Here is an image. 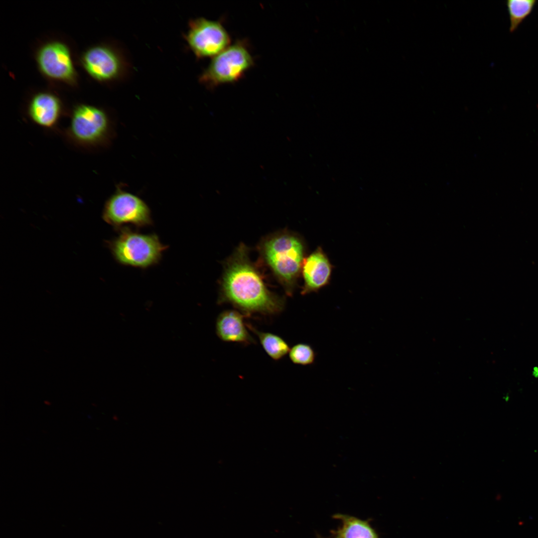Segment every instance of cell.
Returning a JSON list of instances; mask_svg holds the SVG:
<instances>
[{
    "instance_id": "9a60e30c",
    "label": "cell",
    "mask_w": 538,
    "mask_h": 538,
    "mask_svg": "<svg viewBox=\"0 0 538 538\" xmlns=\"http://www.w3.org/2000/svg\"><path fill=\"white\" fill-rule=\"evenodd\" d=\"M536 0H508L507 6L510 18V31H515L531 13Z\"/></svg>"
},
{
    "instance_id": "3957f363",
    "label": "cell",
    "mask_w": 538,
    "mask_h": 538,
    "mask_svg": "<svg viewBox=\"0 0 538 538\" xmlns=\"http://www.w3.org/2000/svg\"><path fill=\"white\" fill-rule=\"evenodd\" d=\"M112 133V124L107 113L101 108L87 104L74 108L64 132L69 142L87 150L107 145Z\"/></svg>"
},
{
    "instance_id": "277c9868",
    "label": "cell",
    "mask_w": 538,
    "mask_h": 538,
    "mask_svg": "<svg viewBox=\"0 0 538 538\" xmlns=\"http://www.w3.org/2000/svg\"><path fill=\"white\" fill-rule=\"evenodd\" d=\"M109 244L119 263L140 268L157 263L167 249L156 235L141 234L127 228L122 229L119 236Z\"/></svg>"
},
{
    "instance_id": "5b68a950",
    "label": "cell",
    "mask_w": 538,
    "mask_h": 538,
    "mask_svg": "<svg viewBox=\"0 0 538 538\" xmlns=\"http://www.w3.org/2000/svg\"><path fill=\"white\" fill-rule=\"evenodd\" d=\"M245 40H238L214 57L199 77L208 88L238 81L254 65Z\"/></svg>"
},
{
    "instance_id": "9c48e42d",
    "label": "cell",
    "mask_w": 538,
    "mask_h": 538,
    "mask_svg": "<svg viewBox=\"0 0 538 538\" xmlns=\"http://www.w3.org/2000/svg\"><path fill=\"white\" fill-rule=\"evenodd\" d=\"M40 70L51 78L68 83L75 80L76 73L69 49L60 42L44 45L37 54Z\"/></svg>"
},
{
    "instance_id": "4fadbf2b",
    "label": "cell",
    "mask_w": 538,
    "mask_h": 538,
    "mask_svg": "<svg viewBox=\"0 0 538 538\" xmlns=\"http://www.w3.org/2000/svg\"><path fill=\"white\" fill-rule=\"evenodd\" d=\"M334 519H339L342 526L334 534L337 538H379L375 530L367 521L343 514H336Z\"/></svg>"
},
{
    "instance_id": "30bf717a",
    "label": "cell",
    "mask_w": 538,
    "mask_h": 538,
    "mask_svg": "<svg viewBox=\"0 0 538 538\" xmlns=\"http://www.w3.org/2000/svg\"><path fill=\"white\" fill-rule=\"evenodd\" d=\"M332 266L321 247L304 259L301 272L304 284L301 294L317 292L330 282Z\"/></svg>"
},
{
    "instance_id": "52a82bcc",
    "label": "cell",
    "mask_w": 538,
    "mask_h": 538,
    "mask_svg": "<svg viewBox=\"0 0 538 538\" xmlns=\"http://www.w3.org/2000/svg\"><path fill=\"white\" fill-rule=\"evenodd\" d=\"M199 58L215 57L230 45V35L220 21L200 17L192 19L185 36Z\"/></svg>"
},
{
    "instance_id": "6da1fadb",
    "label": "cell",
    "mask_w": 538,
    "mask_h": 538,
    "mask_svg": "<svg viewBox=\"0 0 538 538\" xmlns=\"http://www.w3.org/2000/svg\"><path fill=\"white\" fill-rule=\"evenodd\" d=\"M219 302L231 303L247 317L254 313L277 314L285 304L283 298L268 289L243 244L226 263Z\"/></svg>"
},
{
    "instance_id": "ba28073f",
    "label": "cell",
    "mask_w": 538,
    "mask_h": 538,
    "mask_svg": "<svg viewBox=\"0 0 538 538\" xmlns=\"http://www.w3.org/2000/svg\"><path fill=\"white\" fill-rule=\"evenodd\" d=\"M82 62L87 72L100 81L118 78L126 69L125 62L119 52L104 45L88 49L84 53Z\"/></svg>"
},
{
    "instance_id": "5bb4252c",
    "label": "cell",
    "mask_w": 538,
    "mask_h": 538,
    "mask_svg": "<svg viewBox=\"0 0 538 538\" xmlns=\"http://www.w3.org/2000/svg\"><path fill=\"white\" fill-rule=\"evenodd\" d=\"M247 325L258 337L264 351L272 360H279L288 354L289 345L282 338L272 333L259 331L250 323Z\"/></svg>"
},
{
    "instance_id": "8fae6325",
    "label": "cell",
    "mask_w": 538,
    "mask_h": 538,
    "mask_svg": "<svg viewBox=\"0 0 538 538\" xmlns=\"http://www.w3.org/2000/svg\"><path fill=\"white\" fill-rule=\"evenodd\" d=\"M247 316L236 310H226L217 317L216 333L223 342L237 343L249 345L256 343L249 333L247 323L244 321Z\"/></svg>"
},
{
    "instance_id": "2e32d148",
    "label": "cell",
    "mask_w": 538,
    "mask_h": 538,
    "mask_svg": "<svg viewBox=\"0 0 538 538\" xmlns=\"http://www.w3.org/2000/svg\"><path fill=\"white\" fill-rule=\"evenodd\" d=\"M288 355L290 361L293 364L306 366L314 363L316 354L309 344L298 343L290 349Z\"/></svg>"
},
{
    "instance_id": "e0dca14e",
    "label": "cell",
    "mask_w": 538,
    "mask_h": 538,
    "mask_svg": "<svg viewBox=\"0 0 538 538\" xmlns=\"http://www.w3.org/2000/svg\"><path fill=\"white\" fill-rule=\"evenodd\" d=\"M336 538H337L336 537Z\"/></svg>"
},
{
    "instance_id": "7c38bea8",
    "label": "cell",
    "mask_w": 538,
    "mask_h": 538,
    "mask_svg": "<svg viewBox=\"0 0 538 538\" xmlns=\"http://www.w3.org/2000/svg\"><path fill=\"white\" fill-rule=\"evenodd\" d=\"M28 116L36 125L47 129L55 128L62 114L59 99L49 93H39L32 97L27 109Z\"/></svg>"
},
{
    "instance_id": "8992f818",
    "label": "cell",
    "mask_w": 538,
    "mask_h": 538,
    "mask_svg": "<svg viewBox=\"0 0 538 538\" xmlns=\"http://www.w3.org/2000/svg\"><path fill=\"white\" fill-rule=\"evenodd\" d=\"M103 217L107 223L117 228L128 224L139 227L152 224L147 204L137 196L120 188L105 203Z\"/></svg>"
},
{
    "instance_id": "7a4b0ae2",
    "label": "cell",
    "mask_w": 538,
    "mask_h": 538,
    "mask_svg": "<svg viewBox=\"0 0 538 538\" xmlns=\"http://www.w3.org/2000/svg\"><path fill=\"white\" fill-rule=\"evenodd\" d=\"M260 251L286 294L291 296L305 258V246L303 240L290 232L276 233L263 240Z\"/></svg>"
}]
</instances>
